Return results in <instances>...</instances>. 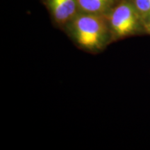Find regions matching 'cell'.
I'll list each match as a JSON object with an SVG mask.
<instances>
[{"label":"cell","instance_id":"obj_4","mask_svg":"<svg viewBox=\"0 0 150 150\" xmlns=\"http://www.w3.org/2000/svg\"><path fill=\"white\" fill-rule=\"evenodd\" d=\"M119 0H78L79 12L106 16Z\"/></svg>","mask_w":150,"mask_h":150},{"label":"cell","instance_id":"obj_5","mask_svg":"<svg viewBox=\"0 0 150 150\" xmlns=\"http://www.w3.org/2000/svg\"><path fill=\"white\" fill-rule=\"evenodd\" d=\"M145 24L150 20V0H132Z\"/></svg>","mask_w":150,"mask_h":150},{"label":"cell","instance_id":"obj_3","mask_svg":"<svg viewBox=\"0 0 150 150\" xmlns=\"http://www.w3.org/2000/svg\"><path fill=\"white\" fill-rule=\"evenodd\" d=\"M54 22L59 27H65L79 13L78 0H44Z\"/></svg>","mask_w":150,"mask_h":150},{"label":"cell","instance_id":"obj_1","mask_svg":"<svg viewBox=\"0 0 150 150\" xmlns=\"http://www.w3.org/2000/svg\"><path fill=\"white\" fill-rule=\"evenodd\" d=\"M64 29L76 46L90 53H99L112 42L105 16L79 12Z\"/></svg>","mask_w":150,"mask_h":150},{"label":"cell","instance_id":"obj_2","mask_svg":"<svg viewBox=\"0 0 150 150\" xmlns=\"http://www.w3.org/2000/svg\"><path fill=\"white\" fill-rule=\"evenodd\" d=\"M111 41L147 35L145 23L132 0H119L106 16Z\"/></svg>","mask_w":150,"mask_h":150},{"label":"cell","instance_id":"obj_6","mask_svg":"<svg viewBox=\"0 0 150 150\" xmlns=\"http://www.w3.org/2000/svg\"><path fill=\"white\" fill-rule=\"evenodd\" d=\"M145 29H146L147 35H150V20L145 24Z\"/></svg>","mask_w":150,"mask_h":150}]
</instances>
